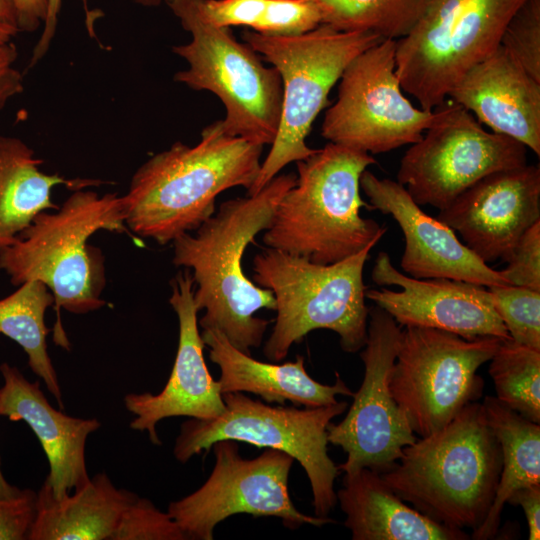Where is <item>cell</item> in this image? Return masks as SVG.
Returning <instances> with one entry per match:
<instances>
[{
	"mask_svg": "<svg viewBox=\"0 0 540 540\" xmlns=\"http://www.w3.org/2000/svg\"><path fill=\"white\" fill-rule=\"evenodd\" d=\"M203 342L209 348L210 360L220 369L217 380L221 393L250 392L267 403L319 407L337 402V395L353 396L336 373L332 385L314 380L306 371L304 358L278 364L256 360L236 347L216 328L203 329Z\"/></svg>",
	"mask_w": 540,
	"mask_h": 540,
	"instance_id": "22",
	"label": "cell"
},
{
	"mask_svg": "<svg viewBox=\"0 0 540 540\" xmlns=\"http://www.w3.org/2000/svg\"><path fill=\"white\" fill-rule=\"evenodd\" d=\"M488 289L511 340L540 350V291L509 284Z\"/></svg>",
	"mask_w": 540,
	"mask_h": 540,
	"instance_id": "31",
	"label": "cell"
},
{
	"mask_svg": "<svg viewBox=\"0 0 540 540\" xmlns=\"http://www.w3.org/2000/svg\"><path fill=\"white\" fill-rule=\"evenodd\" d=\"M507 503L522 507L528 526V539L540 538V485H531L515 491Z\"/></svg>",
	"mask_w": 540,
	"mask_h": 540,
	"instance_id": "37",
	"label": "cell"
},
{
	"mask_svg": "<svg viewBox=\"0 0 540 540\" xmlns=\"http://www.w3.org/2000/svg\"><path fill=\"white\" fill-rule=\"evenodd\" d=\"M502 339H466L457 334L405 326L390 377L391 393L413 432L424 437L448 424L482 396L478 369Z\"/></svg>",
	"mask_w": 540,
	"mask_h": 540,
	"instance_id": "11",
	"label": "cell"
},
{
	"mask_svg": "<svg viewBox=\"0 0 540 540\" xmlns=\"http://www.w3.org/2000/svg\"><path fill=\"white\" fill-rule=\"evenodd\" d=\"M201 5L216 25L244 26L265 35H296L322 24L311 0H201Z\"/></svg>",
	"mask_w": 540,
	"mask_h": 540,
	"instance_id": "28",
	"label": "cell"
},
{
	"mask_svg": "<svg viewBox=\"0 0 540 540\" xmlns=\"http://www.w3.org/2000/svg\"><path fill=\"white\" fill-rule=\"evenodd\" d=\"M25 489H20L14 485H11L4 477L0 468V498L12 499L22 495Z\"/></svg>",
	"mask_w": 540,
	"mask_h": 540,
	"instance_id": "41",
	"label": "cell"
},
{
	"mask_svg": "<svg viewBox=\"0 0 540 540\" xmlns=\"http://www.w3.org/2000/svg\"><path fill=\"white\" fill-rule=\"evenodd\" d=\"M225 410L209 420L185 421L174 456L186 463L219 440L246 442L283 451L297 460L309 479L315 516L327 518L337 503L334 482L339 468L328 454L327 427L347 409V402L319 407L271 406L242 392L223 393Z\"/></svg>",
	"mask_w": 540,
	"mask_h": 540,
	"instance_id": "9",
	"label": "cell"
},
{
	"mask_svg": "<svg viewBox=\"0 0 540 540\" xmlns=\"http://www.w3.org/2000/svg\"><path fill=\"white\" fill-rule=\"evenodd\" d=\"M242 39L272 64L282 81L279 129L247 195L260 191L288 164L316 149L306 144L312 124L348 64L383 40L369 31H340L327 24L296 35H265L245 30Z\"/></svg>",
	"mask_w": 540,
	"mask_h": 540,
	"instance_id": "7",
	"label": "cell"
},
{
	"mask_svg": "<svg viewBox=\"0 0 540 540\" xmlns=\"http://www.w3.org/2000/svg\"><path fill=\"white\" fill-rule=\"evenodd\" d=\"M192 38L172 47L187 69L176 82L215 94L226 109L221 124L226 133L262 146L272 145L280 123L282 81L256 52L236 40L230 27L213 23L201 0H164Z\"/></svg>",
	"mask_w": 540,
	"mask_h": 540,
	"instance_id": "8",
	"label": "cell"
},
{
	"mask_svg": "<svg viewBox=\"0 0 540 540\" xmlns=\"http://www.w3.org/2000/svg\"><path fill=\"white\" fill-rule=\"evenodd\" d=\"M322 24L340 31H369L398 40L409 33L429 0H311Z\"/></svg>",
	"mask_w": 540,
	"mask_h": 540,
	"instance_id": "29",
	"label": "cell"
},
{
	"mask_svg": "<svg viewBox=\"0 0 540 540\" xmlns=\"http://www.w3.org/2000/svg\"><path fill=\"white\" fill-rule=\"evenodd\" d=\"M129 1H133L136 4H139L145 7L159 6L162 2V0H129Z\"/></svg>",
	"mask_w": 540,
	"mask_h": 540,
	"instance_id": "43",
	"label": "cell"
},
{
	"mask_svg": "<svg viewBox=\"0 0 540 540\" xmlns=\"http://www.w3.org/2000/svg\"><path fill=\"white\" fill-rule=\"evenodd\" d=\"M0 21L18 28L16 9L13 0H0Z\"/></svg>",
	"mask_w": 540,
	"mask_h": 540,
	"instance_id": "40",
	"label": "cell"
},
{
	"mask_svg": "<svg viewBox=\"0 0 540 540\" xmlns=\"http://www.w3.org/2000/svg\"><path fill=\"white\" fill-rule=\"evenodd\" d=\"M372 210L390 215L401 228L405 249L404 274L417 279L446 278L491 287L508 284L499 271L489 267L463 244L453 229L425 213L403 185L378 178L367 169L360 177Z\"/></svg>",
	"mask_w": 540,
	"mask_h": 540,
	"instance_id": "19",
	"label": "cell"
},
{
	"mask_svg": "<svg viewBox=\"0 0 540 540\" xmlns=\"http://www.w3.org/2000/svg\"><path fill=\"white\" fill-rule=\"evenodd\" d=\"M18 33V28L0 21V45L10 42Z\"/></svg>",
	"mask_w": 540,
	"mask_h": 540,
	"instance_id": "42",
	"label": "cell"
},
{
	"mask_svg": "<svg viewBox=\"0 0 540 540\" xmlns=\"http://www.w3.org/2000/svg\"><path fill=\"white\" fill-rule=\"evenodd\" d=\"M36 492H25L12 499L0 498V540L27 539L35 515Z\"/></svg>",
	"mask_w": 540,
	"mask_h": 540,
	"instance_id": "35",
	"label": "cell"
},
{
	"mask_svg": "<svg viewBox=\"0 0 540 540\" xmlns=\"http://www.w3.org/2000/svg\"><path fill=\"white\" fill-rule=\"evenodd\" d=\"M168 512L136 496L123 512L110 540H187Z\"/></svg>",
	"mask_w": 540,
	"mask_h": 540,
	"instance_id": "33",
	"label": "cell"
},
{
	"mask_svg": "<svg viewBox=\"0 0 540 540\" xmlns=\"http://www.w3.org/2000/svg\"><path fill=\"white\" fill-rule=\"evenodd\" d=\"M82 1L84 2L86 14L88 16L87 0ZM61 4L62 0H48L47 16L43 24V32L33 48L28 65L29 68L35 66L46 55L55 35Z\"/></svg>",
	"mask_w": 540,
	"mask_h": 540,
	"instance_id": "38",
	"label": "cell"
},
{
	"mask_svg": "<svg viewBox=\"0 0 540 540\" xmlns=\"http://www.w3.org/2000/svg\"><path fill=\"white\" fill-rule=\"evenodd\" d=\"M401 335L402 326L386 311L378 306L369 309L367 339L360 353L363 381L344 419L327 427L328 442L347 454L338 466L344 473L360 468L385 473L400 459L403 448L417 439L390 389Z\"/></svg>",
	"mask_w": 540,
	"mask_h": 540,
	"instance_id": "15",
	"label": "cell"
},
{
	"mask_svg": "<svg viewBox=\"0 0 540 540\" xmlns=\"http://www.w3.org/2000/svg\"><path fill=\"white\" fill-rule=\"evenodd\" d=\"M376 244L332 264L268 247L255 255L253 282L272 292L277 313L263 347L267 359L280 362L293 344L316 329L337 333L345 352L356 353L364 347L369 309L363 269Z\"/></svg>",
	"mask_w": 540,
	"mask_h": 540,
	"instance_id": "6",
	"label": "cell"
},
{
	"mask_svg": "<svg viewBox=\"0 0 540 540\" xmlns=\"http://www.w3.org/2000/svg\"><path fill=\"white\" fill-rule=\"evenodd\" d=\"M170 284L169 303L179 322L178 348L170 377L158 394L129 393L124 397L126 409L135 415L130 427L146 431L155 445H161L156 430L160 420L177 416L209 420L226 408L219 383L205 363V344L198 330L191 271L178 272Z\"/></svg>",
	"mask_w": 540,
	"mask_h": 540,
	"instance_id": "18",
	"label": "cell"
},
{
	"mask_svg": "<svg viewBox=\"0 0 540 540\" xmlns=\"http://www.w3.org/2000/svg\"><path fill=\"white\" fill-rule=\"evenodd\" d=\"M263 148L226 133L221 120L205 127L195 146L175 142L133 174L122 196L127 228L159 245L195 231L215 213L220 193L251 189Z\"/></svg>",
	"mask_w": 540,
	"mask_h": 540,
	"instance_id": "2",
	"label": "cell"
},
{
	"mask_svg": "<svg viewBox=\"0 0 540 540\" xmlns=\"http://www.w3.org/2000/svg\"><path fill=\"white\" fill-rule=\"evenodd\" d=\"M500 45L540 82V0H526L509 20Z\"/></svg>",
	"mask_w": 540,
	"mask_h": 540,
	"instance_id": "32",
	"label": "cell"
},
{
	"mask_svg": "<svg viewBox=\"0 0 540 540\" xmlns=\"http://www.w3.org/2000/svg\"><path fill=\"white\" fill-rule=\"evenodd\" d=\"M395 54L396 40L383 39L348 64L322 122L325 139L369 154L421 139L434 113L415 107L403 94Z\"/></svg>",
	"mask_w": 540,
	"mask_h": 540,
	"instance_id": "14",
	"label": "cell"
},
{
	"mask_svg": "<svg viewBox=\"0 0 540 540\" xmlns=\"http://www.w3.org/2000/svg\"><path fill=\"white\" fill-rule=\"evenodd\" d=\"M500 274L509 285L540 291V221L519 238Z\"/></svg>",
	"mask_w": 540,
	"mask_h": 540,
	"instance_id": "34",
	"label": "cell"
},
{
	"mask_svg": "<svg viewBox=\"0 0 540 540\" xmlns=\"http://www.w3.org/2000/svg\"><path fill=\"white\" fill-rule=\"evenodd\" d=\"M501 467L499 442L477 401L439 430L404 447L397 463L381 476L401 499L433 521L473 531L491 508Z\"/></svg>",
	"mask_w": 540,
	"mask_h": 540,
	"instance_id": "4",
	"label": "cell"
},
{
	"mask_svg": "<svg viewBox=\"0 0 540 540\" xmlns=\"http://www.w3.org/2000/svg\"><path fill=\"white\" fill-rule=\"evenodd\" d=\"M376 160L329 142L297 161L295 184L281 198L263 243L319 264H332L377 243L386 232L360 210V177Z\"/></svg>",
	"mask_w": 540,
	"mask_h": 540,
	"instance_id": "5",
	"label": "cell"
},
{
	"mask_svg": "<svg viewBox=\"0 0 540 540\" xmlns=\"http://www.w3.org/2000/svg\"><path fill=\"white\" fill-rule=\"evenodd\" d=\"M4 384L0 388V416L23 420L40 441L50 471L43 485L55 499L86 484L85 447L88 436L100 428L95 418H78L53 408L40 389L14 366L0 365Z\"/></svg>",
	"mask_w": 540,
	"mask_h": 540,
	"instance_id": "21",
	"label": "cell"
},
{
	"mask_svg": "<svg viewBox=\"0 0 540 540\" xmlns=\"http://www.w3.org/2000/svg\"><path fill=\"white\" fill-rule=\"evenodd\" d=\"M485 263L505 260L519 238L540 221V168L494 172L465 190L436 217Z\"/></svg>",
	"mask_w": 540,
	"mask_h": 540,
	"instance_id": "17",
	"label": "cell"
},
{
	"mask_svg": "<svg viewBox=\"0 0 540 540\" xmlns=\"http://www.w3.org/2000/svg\"><path fill=\"white\" fill-rule=\"evenodd\" d=\"M486 421L497 438L502 467L491 508L471 538H493L509 497L517 490L540 485V424L511 410L496 397L486 396L482 402Z\"/></svg>",
	"mask_w": 540,
	"mask_h": 540,
	"instance_id": "26",
	"label": "cell"
},
{
	"mask_svg": "<svg viewBox=\"0 0 540 540\" xmlns=\"http://www.w3.org/2000/svg\"><path fill=\"white\" fill-rule=\"evenodd\" d=\"M211 448L215 464L208 479L195 492L168 506V514L188 539L212 540L218 523L241 513L275 516L290 529L334 522L296 509L288 490L294 459L287 453L267 448L256 458L244 459L237 441L229 439L216 441Z\"/></svg>",
	"mask_w": 540,
	"mask_h": 540,
	"instance_id": "13",
	"label": "cell"
},
{
	"mask_svg": "<svg viewBox=\"0 0 540 540\" xmlns=\"http://www.w3.org/2000/svg\"><path fill=\"white\" fill-rule=\"evenodd\" d=\"M100 230L129 233L122 196L75 190L56 210L38 214L16 239L0 248V269L13 285L39 281L54 297L56 345L70 350L60 309L85 314L106 304L104 256L89 244Z\"/></svg>",
	"mask_w": 540,
	"mask_h": 540,
	"instance_id": "3",
	"label": "cell"
},
{
	"mask_svg": "<svg viewBox=\"0 0 540 540\" xmlns=\"http://www.w3.org/2000/svg\"><path fill=\"white\" fill-rule=\"evenodd\" d=\"M448 99L540 155V82L501 45L464 74Z\"/></svg>",
	"mask_w": 540,
	"mask_h": 540,
	"instance_id": "20",
	"label": "cell"
},
{
	"mask_svg": "<svg viewBox=\"0 0 540 540\" xmlns=\"http://www.w3.org/2000/svg\"><path fill=\"white\" fill-rule=\"evenodd\" d=\"M295 182V174L279 173L257 193L223 202L194 234H181L172 242L173 264L191 271L195 307L205 311L199 325L218 329L248 355L261 345L270 323L255 313L275 310V298L244 274L242 257L270 226L281 198Z\"/></svg>",
	"mask_w": 540,
	"mask_h": 540,
	"instance_id": "1",
	"label": "cell"
},
{
	"mask_svg": "<svg viewBox=\"0 0 540 540\" xmlns=\"http://www.w3.org/2000/svg\"><path fill=\"white\" fill-rule=\"evenodd\" d=\"M136 494L116 488L102 472L74 494L55 499L42 484L28 540H110Z\"/></svg>",
	"mask_w": 540,
	"mask_h": 540,
	"instance_id": "24",
	"label": "cell"
},
{
	"mask_svg": "<svg viewBox=\"0 0 540 540\" xmlns=\"http://www.w3.org/2000/svg\"><path fill=\"white\" fill-rule=\"evenodd\" d=\"M337 502L353 540H467L464 530L445 526L409 506L380 473L360 468L344 474Z\"/></svg>",
	"mask_w": 540,
	"mask_h": 540,
	"instance_id": "23",
	"label": "cell"
},
{
	"mask_svg": "<svg viewBox=\"0 0 540 540\" xmlns=\"http://www.w3.org/2000/svg\"><path fill=\"white\" fill-rule=\"evenodd\" d=\"M421 139L403 155L397 182L418 205L440 210L482 178L527 164V147L488 132L462 106L446 100Z\"/></svg>",
	"mask_w": 540,
	"mask_h": 540,
	"instance_id": "12",
	"label": "cell"
},
{
	"mask_svg": "<svg viewBox=\"0 0 540 540\" xmlns=\"http://www.w3.org/2000/svg\"><path fill=\"white\" fill-rule=\"evenodd\" d=\"M526 0H429L407 35L396 40V75L420 108L432 111L474 65L500 45Z\"/></svg>",
	"mask_w": 540,
	"mask_h": 540,
	"instance_id": "10",
	"label": "cell"
},
{
	"mask_svg": "<svg viewBox=\"0 0 540 540\" xmlns=\"http://www.w3.org/2000/svg\"><path fill=\"white\" fill-rule=\"evenodd\" d=\"M43 160L17 137L0 136V248L13 242L44 211L56 210L51 194L65 185L78 190L98 186V180H67L40 170Z\"/></svg>",
	"mask_w": 540,
	"mask_h": 540,
	"instance_id": "25",
	"label": "cell"
},
{
	"mask_svg": "<svg viewBox=\"0 0 540 540\" xmlns=\"http://www.w3.org/2000/svg\"><path fill=\"white\" fill-rule=\"evenodd\" d=\"M372 280L379 286L365 296L386 311L400 326L443 330L466 339L492 336L511 340L496 312L488 287L446 278L417 279L396 269L387 253L374 262Z\"/></svg>",
	"mask_w": 540,
	"mask_h": 540,
	"instance_id": "16",
	"label": "cell"
},
{
	"mask_svg": "<svg viewBox=\"0 0 540 540\" xmlns=\"http://www.w3.org/2000/svg\"><path fill=\"white\" fill-rule=\"evenodd\" d=\"M489 361L496 399L540 424V350L502 340Z\"/></svg>",
	"mask_w": 540,
	"mask_h": 540,
	"instance_id": "30",
	"label": "cell"
},
{
	"mask_svg": "<svg viewBox=\"0 0 540 540\" xmlns=\"http://www.w3.org/2000/svg\"><path fill=\"white\" fill-rule=\"evenodd\" d=\"M17 57L18 50L12 41L0 45V111L24 90L23 75L14 67Z\"/></svg>",
	"mask_w": 540,
	"mask_h": 540,
	"instance_id": "36",
	"label": "cell"
},
{
	"mask_svg": "<svg viewBox=\"0 0 540 540\" xmlns=\"http://www.w3.org/2000/svg\"><path fill=\"white\" fill-rule=\"evenodd\" d=\"M54 305L51 291L39 281H27L0 300V333L19 344L28 357L31 370L43 379L60 409L62 391L47 351L46 310Z\"/></svg>",
	"mask_w": 540,
	"mask_h": 540,
	"instance_id": "27",
	"label": "cell"
},
{
	"mask_svg": "<svg viewBox=\"0 0 540 540\" xmlns=\"http://www.w3.org/2000/svg\"><path fill=\"white\" fill-rule=\"evenodd\" d=\"M19 32H33L44 24L48 0H13Z\"/></svg>",
	"mask_w": 540,
	"mask_h": 540,
	"instance_id": "39",
	"label": "cell"
}]
</instances>
